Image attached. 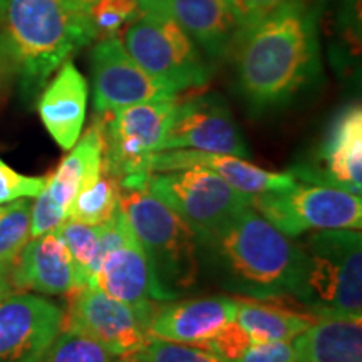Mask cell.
I'll return each mask as SVG.
<instances>
[{
  "instance_id": "12",
  "label": "cell",
  "mask_w": 362,
  "mask_h": 362,
  "mask_svg": "<svg viewBox=\"0 0 362 362\" xmlns=\"http://www.w3.org/2000/svg\"><path fill=\"white\" fill-rule=\"evenodd\" d=\"M62 329L93 337L117 357L134 354L149 339L143 315L96 285H84L71 293Z\"/></svg>"
},
{
  "instance_id": "33",
  "label": "cell",
  "mask_w": 362,
  "mask_h": 362,
  "mask_svg": "<svg viewBox=\"0 0 362 362\" xmlns=\"http://www.w3.org/2000/svg\"><path fill=\"white\" fill-rule=\"evenodd\" d=\"M232 362H296L292 342H252L238 359Z\"/></svg>"
},
{
  "instance_id": "15",
  "label": "cell",
  "mask_w": 362,
  "mask_h": 362,
  "mask_svg": "<svg viewBox=\"0 0 362 362\" xmlns=\"http://www.w3.org/2000/svg\"><path fill=\"white\" fill-rule=\"evenodd\" d=\"M89 285H96L110 297L134 307L143 315L144 325L158 302L173 300L158 282L151 262L131 228L123 242L104 257Z\"/></svg>"
},
{
  "instance_id": "3",
  "label": "cell",
  "mask_w": 362,
  "mask_h": 362,
  "mask_svg": "<svg viewBox=\"0 0 362 362\" xmlns=\"http://www.w3.org/2000/svg\"><path fill=\"white\" fill-rule=\"evenodd\" d=\"M2 45L21 93L34 101L51 76L90 40L88 13L71 0H2Z\"/></svg>"
},
{
  "instance_id": "8",
  "label": "cell",
  "mask_w": 362,
  "mask_h": 362,
  "mask_svg": "<svg viewBox=\"0 0 362 362\" xmlns=\"http://www.w3.org/2000/svg\"><path fill=\"white\" fill-rule=\"evenodd\" d=\"M146 188L187 221L197 235L210 232L252 205L250 194L238 192L203 168L148 173Z\"/></svg>"
},
{
  "instance_id": "11",
  "label": "cell",
  "mask_w": 362,
  "mask_h": 362,
  "mask_svg": "<svg viewBox=\"0 0 362 362\" xmlns=\"http://www.w3.org/2000/svg\"><path fill=\"white\" fill-rule=\"evenodd\" d=\"M90 74L96 115L178 98V94L171 93L139 67L117 35L99 39L94 45L90 51Z\"/></svg>"
},
{
  "instance_id": "16",
  "label": "cell",
  "mask_w": 362,
  "mask_h": 362,
  "mask_svg": "<svg viewBox=\"0 0 362 362\" xmlns=\"http://www.w3.org/2000/svg\"><path fill=\"white\" fill-rule=\"evenodd\" d=\"M238 298L214 296L158 302L146 324L148 337L203 347L233 322Z\"/></svg>"
},
{
  "instance_id": "29",
  "label": "cell",
  "mask_w": 362,
  "mask_h": 362,
  "mask_svg": "<svg viewBox=\"0 0 362 362\" xmlns=\"http://www.w3.org/2000/svg\"><path fill=\"white\" fill-rule=\"evenodd\" d=\"M29 203L24 198L8 205L0 216V260L16 259L30 238Z\"/></svg>"
},
{
  "instance_id": "24",
  "label": "cell",
  "mask_w": 362,
  "mask_h": 362,
  "mask_svg": "<svg viewBox=\"0 0 362 362\" xmlns=\"http://www.w3.org/2000/svg\"><path fill=\"white\" fill-rule=\"evenodd\" d=\"M119 211V180L103 170L93 183L81 189L71 203L67 218L86 225H103Z\"/></svg>"
},
{
  "instance_id": "20",
  "label": "cell",
  "mask_w": 362,
  "mask_h": 362,
  "mask_svg": "<svg viewBox=\"0 0 362 362\" xmlns=\"http://www.w3.org/2000/svg\"><path fill=\"white\" fill-rule=\"evenodd\" d=\"M88 96V81L69 59L59 67L56 78L44 86L37 96L40 121L64 151H69L83 134Z\"/></svg>"
},
{
  "instance_id": "22",
  "label": "cell",
  "mask_w": 362,
  "mask_h": 362,
  "mask_svg": "<svg viewBox=\"0 0 362 362\" xmlns=\"http://www.w3.org/2000/svg\"><path fill=\"white\" fill-rule=\"evenodd\" d=\"M291 342L296 362H362V317H317Z\"/></svg>"
},
{
  "instance_id": "26",
  "label": "cell",
  "mask_w": 362,
  "mask_h": 362,
  "mask_svg": "<svg viewBox=\"0 0 362 362\" xmlns=\"http://www.w3.org/2000/svg\"><path fill=\"white\" fill-rule=\"evenodd\" d=\"M40 362H126L86 334L61 329Z\"/></svg>"
},
{
  "instance_id": "13",
  "label": "cell",
  "mask_w": 362,
  "mask_h": 362,
  "mask_svg": "<svg viewBox=\"0 0 362 362\" xmlns=\"http://www.w3.org/2000/svg\"><path fill=\"white\" fill-rule=\"evenodd\" d=\"M168 149L223 153L245 160L250 156V148L228 104L216 93L198 94L176 103L168 133L161 144V151Z\"/></svg>"
},
{
  "instance_id": "23",
  "label": "cell",
  "mask_w": 362,
  "mask_h": 362,
  "mask_svg": "<svg viewBox=\"0 0 362 362\" xmlns=\"http://www.w3.org/2000/svg\"><path fill=\"white\" fill-rule=\"evenodd\" d=\"M317 317L297 312L270 300H238L235 322L253 339V342H291L315 322Z\"/></svg>"
},
{
  "instance_id": "38",
  "label": "cell",
  "mask_w": 362,
  "mask_h": 362,
  "mask_svg": "<svg viewBox=\"0 0 362 362\" xmlns=\"http://www.w3.org/2000/svg\"><path fill=\"white\" fill-rule=\"evenodd\" d=\"M8 205H11V203H7V205H0V216H2L4 214H6L7 208H8Z\"/></svg>"
},
{
  "instance_id": "25",
  "label": "cell",
  "mask_w": 362,
  "mask_h": 362,
  "mask_svg": "<svg viewBox=\"0 0 362 362\" xmlns=\"http://www.w3.org/2000/svg\"><path fill=\"white\" fill-rule=\"evenodd\" d=\"M62 242L66 243L67 250L74 259L76 265L83 275L86 285L93 282L94 275L98 274L101 267L99 259V243H101V235H99V225H86L81 221L67 218L56 230Z\"/></svg>"
},
{
  "instance_id": "28",
  "label": "cell",
  "mask_w": 362,
  "mask_h": 362,
  "mask_svg": "<svg viewBox=\"0 0 362 362\" xmlns=\"http://www.w3.org/2000/svg\"><path fill=\"white\" fill-rule=\"evenodd\" d=\"M124 359L129 362H230L203 347L155 337H149L141 349Z\"/></svg>"
},
{
  "instance_id": "4",
  "label": "cell",
  "mask_w": 362,
  "mask_h": 362,
  "mask_svg": "<svg viewBox=\"0 0 362 362\" xmlns=\"http://www.w3.org/2000/svg\"><path fill=\"white\" fill-rule=\"evenodd\" d=\"M146 176L129 175L119 180V210L151 262L158 282L175 300L194 291L200 280L197 233L148 192Z\"/></svg>"
},
{
  "instance_id": "14",
  "label": "cell",
  "mask_w": 362,
  "mask_h": 362,
  "mask_svg": "<svg viewBox=\"0 0 362 362\" xmlns=\"http://www.w3.org/2000/svg\"><path fill=\"white\" fill-rule=\"evenodd\" d=\"M64 310L33 292L0 302V362H40L62 329Z\"/></svg>"
},
{
  "instance_id": "19",
  "label": "cell",
  "mask_w": 362,
  "mask_h": 362,
  "mask_svg": "<svg viewBox=\"0 0 362 362\" xmlns=\"http://www.w3.org/2000/svg\"><path fill=\"white\" fill-rule=\"evenodd\" d=\"M183 168H203L211 171L230 187L247 194H260L267 192L291 188L297 183L291 171H269L252 165L245 158L223 153L194 151V149H168L160 151L149 160V173Z\"/></svg>"
},
{
  "instance_id": "31",
  "label": "cell",
  "mask_w": 362,
  "mask_h": 362,
  "mask_svg": "<svg viewBox=\"0 0 362 362\" xmlns=\"http://www.w3.org/2000/svg\"><path fill=\"white\" fill-rule=\"evenodd\" d=\"M30 218V238L40 235L56 232V230L67 220L66 211H62L56 203L51 200L45 188L35 197L34 205L29 210Z\"/></svg>"
},
{
  "instance_id": "9",
  "label": "cell",
  "mask_w": 362,
  "mask_h": 362,
  "mask_svg": "<svg viewBox=\"0 0 362 362\" xmlns=\"http://www.w3.org/2000/svg\"><path fill=\"white\" fill-rule=\"evenodd\" d=\"M178 98L104 112V171L121 180L149 173L153 155L161 151Z\"/></svg>"
},
{
  "instance_id": "2",
  "label": "cell",
  "mask_w": 362,
  "mask_h": 362,
  "mask_svg": "<svg viewBox=\"0 0 362 362\" xmlns=\"http://www.w3.org/2000/svg\"><path fill=\"white\" fill-rule=\"evenodd\" d=\"M197 242L200 270L223 291L280 304L296 298L305 262L300 243L252 205L210 232L198 233Z\"/></svg>"
},
{
  "instance_id": "35",
  "label": "cell",
  "mask_w": 362,
  "mask_h": 362,
  "mask_svg": "<svg viewBox=\"0 0 362 362\" xmlns=\"http://www.w3.org/2000/svg\"><path fill=\"white\" fill-rule=\"evenodd\" d=\"M17 259V257H16ZM16 259L0 260V302L12 293H16V285H13V265Z\"/></svg>"
},
{
  "instance_id": "27",
  "label": "cell",
  "mask_w": 362,
  "mask_h": 362,
  "mask_svg": "<svg viewBox=\"0 0 362 362\" xmlns=\"http://www.w3.org/2000/svg\"><path fill=\"white\" fill-rule=\"evenodd\" d=\"M88 21L94 39L117 35L121 29L141 17L138 0H98L88 11Z\"/></svg>"
},
{
  "instance_id": "10",
  "label": "cell",
  "mask_w": 362,
  "mask_h": 362,
  "mask_svg": "<svg viewBox=\"0 0 362 362\" xmlns=\"http://www.w3.org/2000/svg\"><path fill=\"white\" fill-rule=\"evenodd\" d=\"M302 183L362 193V110L346 104L332 116L312 160L288 170Z\"/></svg>"
},
{
  "instance_id": "30",
  "label": "cell",
  "mask_w": 362,
  "mask_h": 362,
  "mask_svg": "<svg viewBox=\"0 0 362 362\" xmlns=\"http://www.w3.org/2000/svg\"><path fill=\"white\" fill-rule=\"evenodd\" d=\"M47 185V176H29L17 173L0 158V205L22 198H35Z\"/></svg>"
},
{
  "instance_id": "1",
  "label": "cell",
  "mask_w": 362,
  "mask_h": 362,
  "mask_svg": "<svg viewBox=\"0 0 362 362\" xmlns=\"http://www.w3.org/2000/svg\"><path fill=\"white\" fill-rule=\"evenodd\" d=\"M235 88L255 116L288 106L320 74L315 13L291 0L242 29L230 49Z\"/></svg>"
},
{
  "instance_id": "18",
  "label": "cell",
  "mask_w": 362,
  "mask_h": 362,
  "mask_svg": "<svg viewBox=\"0 0 362 362\" xmlns=\"http://www.w3.org/2000/svg\"><path fill=\"white\" fill-rule=\"evenodd\" d=\"M12 277L17 292L40 296H71L86 285L57 232L29 238L17 255Z\"/></svg>"
},
{
  "instance_id": "7",
  "label": "cell",
  "mask_w": 362,
  "mask_h": 362,
  "mask_svg": "<svg viewBox=\"0 0 362 362\" xmlns=\"http://www.w3.org/2000/svg\"><path fill=\"white\" fill-rule=\"evenodd\" d=\"M252 206L291 238L322 230H361L362 200L344 189L297 181L291 188L253 194Z\"/></svg>"
},
{
  "instance_id": "32",
  "label": "cell",
  "mask_w": 362,
  "mask_h": 362,
  "mask_svg": "<svg viewBox=\"0 0 362 362\" xmlns=\"http://www.w3.org/2000/svg\"><path fill=\"white\" fill-rule=\"evenodd\" d=\"M252 342L253 339L233 320V322L225 325L214 339H210L203 346V349L215 352V354L232 362L238 359L250 347Z\"/></svg>"
},
{
  "instance_id": "21",
  "label": "cell",
  "mask_w": 362,
  "mask_h": 362,
  "mask_svg": "<svg viewBox=\"0 0 362 362\" xmlns=\"http://www.w3.org/2000/svg\"><path fill=\"white\" fill-rule=\"evenodd\" d=\"M104 170V126L103 116L96 115L93 124L76 141L61 165L47 176L45 192L62 211H69L71 203L81 189L93 183Z\"/></svg>"
},
{
  "instance_id": "17",
  "label": "cell",
  "mask_w": 362,
  "mask_h": 362,
  "mask_svg": "<svg viewBox=\"0 0 362 362\" xmlns=\"http://www.w3.org/2000/svg\"><path fill=\"white\" fill-rule=\"evenodd\" d=\"M143 12L176 22L208 59L230 54L242 27L230 0H138Z\"/></svg>"
},
{
  "instance_id": "37",
  "label": "cell",
  "mask_w": 362,
  "mask_h": 362,
  "mask_svg": "<svg viewBox=\"0 0 362 362\" xmlns=\"http://www.w3.org/2000/svg\"><path fill=\"white\" fill-rule=\"evenodd\" d=\"M6 66H7V61H6V56H4L2 45H0V79H2V74H4V69H6Z\"/></svg>"
},
{
  "instance_id": "34",
  "label": "cell",
  "mask_w": 362,
  "mask_h": 362,
  "mask_svg": "<svg viewBox=\"0 0 362 362\" xmlns=\"http://www.w3.org/2000/svg\"><path fill=\"white\" fill-rule=\"evenodd\" d=\"M291 0H230L242 29L255 24Z\"/></svg>"
},
{
  "instance_id": "39",
  "label": "cell",
  "mask_w": 362,
  "mask_h": 362,
  "mask_svg": "<svg viewBox=\"0 0 362 362\" xmlns=\"http://www.w3.org/2000/svg\"><path fill=\"white\" fill-rule=\"evenodd\" d=\"M0 6H2V0H0Z\"/></svg>"
},
{
  "instance_id": "36",
  "label": "cell",
  "mask_w": 362,
  "mask_h": 362,
  "mask_svg": "<svg viewBox=\"0 0 362 362\" xmlns=\"http://www.w3.org/2000/svg\"><path fill=\"white\" fill-rule=\"evenodd\" d=\"M71 2L78 8H81V11L86 12L90 6H93V4H96L98 0H71Z\"/></svg>"
},
{
  "instance_id": "6",
  "label": "cell",
  "mask_w": 362,
  "mask_h": 362,
  "mask_svg": "<svg viewBox=\"0 0 362 362\" xmlns=\"http://www.w3.org/2000/svg\"><path fill=\"white\" fill-rule=\"evenodd\" d=\"M123 44L143 71L175 94L203 88L214 74L202 49L161 13L143 12L124 30Z\"/></svg>"
},
{
  "instance_id": "5",
  "label": "cell",
  "mask_w": 362,
  "mask_h": 362,
  "mask_svg": "<svg viewBox=\"0 0 362 362\" xmlns=\"http://www.w3.org/2000/svg\"><path fill=\"white\" fill-rule=\"evenodd\" d=\"M304 275L293 302L314 317H362V235L322 230L300 243Z\"/></svg>"
},
{
  "instance_id": "40",
  "label": "cell",
  "mask_w": 362,
  "mask_h": 362,
  "mask_svg": "<svg viewBox=\"0 0 362 362\" xmlns=\"http://www.w3.org/2000/svg\"><path fill=\"white\" fill-rule=\"evenodd\" d=\"M126 362H129V361H128V359H126Z\"/></svg>"
}]
</instances>
